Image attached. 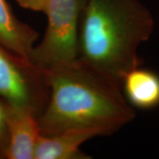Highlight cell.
<instances>
[{
	"label": "cell",
	"instance_id": "1",
	"mask_svg": "<svg viewBox=\"0 0 159 159\" xmlns=\"http://www.w3.org/2000/svg\"><path fill=\"white\" fill-rule=\"evenodd\" d=\"M44 74L50 94L37 118L42 135L76 128L110 135L136 116L119 86L79 59Z\"/></svg>",
	"mask_w": 159,
	"mask_h": 159
},
{
	"label": "cell",
	"instance_id": "2",
	"mask_svg": "<svg viewBox=\"0 0 159 159\" xmlns=\"http://www.w3.org/2000/svg\"><path fill=\"white\" fill-rule=\"evenodd\" d=\"M153 29V16L139 0H85L78 59L121 88L125 74L142 65L138 48Z\"/></svg>",
	"mask_w": 159,
	"mask_h": 159
},
{
	"label": "cell",
	"instance_id": "3",
	"mask_svg": "<svg viewBox=\"0 0 159 159\" xmlns=\"http://www.w3.org/2000/svg\"><path fill=\"white\" fill-rule=\"evenodd\" d=\"M85 0H47L48 25L44 35L29 53V61L43 71L78 59V32Z\"/></svg>",
	"mask_w": 159,
	"mask_h": 159
},
{
	"label": "cell",
	"instance_id": "4",
	"mask_svg": "<svg viewBox=\"0 0 159 159\" xmlns=\"http://www.w3.org/2000/svg\"><path fill=\"white\" fill-rule=\"evenodd\" d=\"M49 94L44 71L0 44V98L9 106L28 110L38 118Z\"/></svg>",
	"mask_w": 159,
	"mask_h": 159
},
{
	"label": "cell",
	"instance_id": "5",
	"mask_svg": "<svg viewBox=\"0 0 159 159\" xmlns=\"http://www.w3.org/2000/svg\"><path fill=\"white\" fill-rule=\"evenodd\" d=\"M8 105V104H7ZM7 159H34L41 133L37 117L28 110L8 105Z\"/></svg>",
	"mask_w": 159,
	"mask_h": 159
},
{
	"label": "cell",
	"instance_id": "6",
	"mask_svg": "<svg viewBox=\"0 0 159 159\" xmlns=\"http://www.w3.org/2000/svg\"><path fill=\"white\" fill-rule=\"evenodd\" d=\"M103 135L94 128H76L51 135H40L34 151V159L91 158L80 151V146L96 136Z\"/></svg>",
	"mask_w": 159,
	"mask_h": 159
},
{
	"label": "cell",
	"instance_id": "7",
	"mask_svg": "<svg viewBox=\"0 0 159 159\" xmlns=\"http://www.w3.org/2000/svg\"><path fill=\"white\" fill-rule=\"evenodd\" d=\"M37 37L38 33L33 28L18 20L6 0H0V44L28 59Z\"/></svg>",
	"mask_w": 159,
	"mask_h": 159
},
{
	"label": "cell",
	"instance_id": "8",
	"mask_svg": "<svg viewBox=\"0 0 159 159\" xmlns=\"http://www.w3.org/2000/svg\"><path fill=\"white\" fill-rule=\"evenodd\" d=\"M121 90L132 107L151 110L159 106V75L152 70L138 66L129 71Z\"/></svg>",
	"mask_w": 159,
	"mask_h": 159
},
{
	"label": "cell",
	"instance_id": "9",
	"mask_svg": "<svg viewBox=\"0 0 159 159\" xmlns=\"http://www.w3.org/2000/svg\"><path fill=\"white\" fill-rule=\"evenodd\" d=\"M7 114L8 105L4 100L0 98V158L6 157V151L7 148Z\"/></svg>",
	"mask_w": 159,
	"mask_h": 159
},
{
	"label": "cell",
	"instance_id": "10",
	"mask_svg": "<svg viewBox=\"0 0 159 159\" xmlns=\"http://www.w3.org/2000/svg\"><path fill=\"white\" fill-rule=\"evenodd\" d=\"M20 6L32 11H44L47 0H17Z\"/></svg>",
	"mask_w": 159,
	"mask_h": 159
}]
</instances>
